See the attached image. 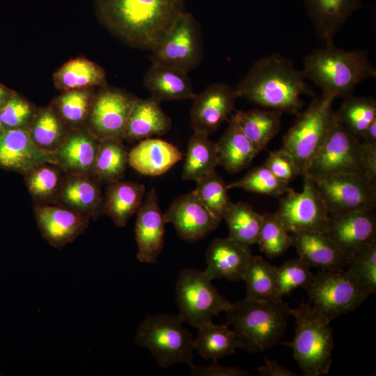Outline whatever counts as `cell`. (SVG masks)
Masks as SVG:
<instances>
[{"instance_id": "41", "label": "cell", "mask_w": 376, "mask_h": 376, "mask_svg": "<svg viewBox=\"0 0 376 376\" xmlns=\"http://www.w3.org/2000/svg\"><path fill=\"white\" fill-rule=\"evenodd\" d=\"M227 188L279 197L289 190L288 183L278 179L265 164L251 169L240 180L227 185Z\"/></svg>"}, {"instance_id": "20", "label": "cell", "mask_w": 376, "mask_h": 376, "mask_svg": "<svg viewBox=\"0 0 376 376\" xmlns=\"http://www.w3.org/2000/svg\"><path fill=\"white\" fill-rule=\"evenodd\" d=\"M45 163L58 164L56 152L41 149L27 129L6 130L0 135V166L26 173Z\"/></svg>"}, {"instance_id": "52", "label": "cell", "mask_w": 376, "mask_h": 376, "mask_svg": "<svg viewBox=\"0 0 376 376\" xmlns=\"http://www.w3.org/2000/svg\"><path fill=\"white\" fill-rule=\"evenodd\" d=\"M361 141L367 144H376V120L368 127L363 133Z\"/></svg>"}, {"instance_id": "10", "label": "cell", "mask_w": 376, "mask_h": 376, "mask_svg": "<svg viewBox=\"0 0 376 376\" xmlns=\"http://www.w3.org/2000/svg\"><path fill=\"white\" fill-rule=\"evenodd\" d=\"M363 157L364 144L336 116L330 132L304 175L323 178L340 174L364 175Z\"/></svg>"}, {"instance_id": "16", "label": "cell", "mask_w": 376, "mask_h": 376, "mask_svg": "<svg viewBox=\"0 0 376 376\" xmlns=\"http://www.w3.org/2000/svg\"><path fill=\"white\" fill-rule=\"evenodd\" d=\"M164 216L166 223L172 224L182 239L191 242L214 230L221 221L198 199L194 191L175 199Z\"/></svg>"}, {"instance_id": "45", "label": "cell", "mask_w": 376, "mask_h": 376, "mask_svg": "<svg viewBox=\"0 0 376 376\" xmlns=\"http://www.w3.org/2000/svg\"><path fill=\"white\" fill-rule=\"evenodd\" d=\"M310 267L299 258L288 260L276 267V297L282 299L298 288L305 289L314 275Z\"/></svg>"}, {"instance_id": "2", "label": "cell", "mask_w": 376, "mask_h": 376, "mask_svg": "<svg viewBox=\"0 0 376 376\" xmlns=\"http://www.w3.org/2000/svg\"><path fill=\"white\" fill-rule=\"evenodd\" d=\"M237 97L283 113L297 115L301 95H313L301 70L279 53L258 59L234 88Z\"/></svg>"}, {"instance_id": "29", "label": "cell", "mask_w": 376, "mask_h": 376, "mask_svg": "<svg viewBox=\"0 0 376 376\" xmlns=\"http://www.w3.org/2000/svg\"><path fill=\"white\" fill-rule=\"evenodd\" d=\"M146 188L142 184L121 180L109 183L102 203V214L123 228L141 205Z\"/></svg>"}, {"instance_id": "8", "label": "cell", "mask_w": 376, "mask_h": 376, "mask_svg": "<svg viewBox=\"0 0 376 376\" xmlns=\"http://www.w3.org/2000/svg\"><path fill=\"white\" fill-rule=\"evenodd\" d=\"M305 290L311 304L329 322L354 311L370 295L348 269H320Z\"/></svg>"}, {"instance_id": "49", "label": "cell", "mask_w": 376, "mask_h": 376, "mask_svg": "<svg viewBox=\"0 0 376 376\" xmlns=\"http://www.w3.org/2000/svg\"><path fill=\"white\" fill-rule=\"evenodd\" d=\"M191 375L193 376H247L249 373L239 367L223 366L219 364L217 359H213L209 366H197L190 365Z\"/></svg>"}, {"instance_id": "7", "label": "cell", "mask_w": 376, "mask_h": 376, "mask_svg": "<svg viewBox=\"0 0 376 376\" xmlns=\"http://www.w3.org/2000/svg\"><path fill=\"white\" fill-rule=\"evenodd\" d=\"M178 315H148L137 328L135 342L147 348L159 366L168 368L175 363L191 365L194 338Z\"/></svg>"}, {"instance_id": "25", "label": "cell", "mask_w": 376, "mask_h": 376, "mask_svg": "<svg viewBox=\"0 0 376 376\" xmlns=\"http://www.w3.org/2000/svg\"><path fill=\"white\" fill-rule=\"evenodd\" d=\"M172 122L160 105L152 97L138 98L130 113L123 139L129 141H141L166 134Z\"/></svg>"}, {"instance_id": "24", "label": "cell", "mask_w": 376, "mask_h": 376, "mask_svg": "<svg viewBox=\"0 0 376 376\" xmlns=\"http://www.w3.org/2000/svg\"><path fill=\"white\" fill-rule=\"evenodd\" d=\"M183 157L182 152L166 141L148 138L128 152V164L139 173L157 176L167 172Z\"/></svg>"}, {"instance_id": "5", "label": "cell", "mask_w": 376, "mask_h": 376, "mask_svg": "<svg viewBox=\"0 0 376 376\" xmlns=\"http://www.w3.org/2000/svg\"><path fill=\"white\" fill-rule=\"evenodd\" d=\"M296 323L295 334L291 342L279 345L291 347L293 356L305 376H320L329 373L331 352L334 347L330 322L308 301L298 307L289 308Z\"/></svg>"}, {"instance_id": "26", "label": "cell", "mask_w": 376, "mask_h": 376, "mask_svg": "<svg viewBox=\"0 0 376 376\" xmlns=\"http://www.w3.org/2000/svg\"><path fill=\"white\" fill-rule=\"evenodd\" d=\"M143 85L150 97L160 102L194 99L196 95L188 73L162 63L152 62Z\"/></svg>"}, {"instance_id": "28", "label": "cell", "mask_w": 376, "mask_h": 376, "mask_svg": "<svg viewBox=\"0 0 376 376\" xmlns=\"http://www.w3.org/2000/svg\"><path fill=\"white\" fill-rule=\"evenodd\" d=\"M306 5L318 36L326 44L333 42L340 28L361 6L360 0H306Z\"/></svg>"}, {"instance_id": "30", "label": "cell", "mask_w": 376, "mask_h": 376, "mask_svg": "<svg viewBox=\"0 0 376 376\" xmlns=\"http://www.w3.org/2000/svg\"><path fill=\"white\" fill-rule=\"evenodd\" d=\"M283 112L274 109L237 111L230 116L258 152L263 150L279 132Z\"/></svg>"}, {"instance_id": "32", "label": "cell", "mask_w": 376, "mask_h": 376, "mask_svg": "<svg viewBox=\"0 0 376 376\" xmlns=\"http://www.w3.org/2000/svg\"><path fill=\"white\" fill-rule=\"evenodd\" d=\"M208 136L196 132L189 136L182 169L183 180L198 182L216 171L219 166L217 143Z\"/></svg>"}, {"instance_id": "43", "label": "cell", "mask_w": 376, "mask_h": 376, "mask_svg": "<svg viewBox=\"0 0 376 376\" xmlns=\"http://www.w3.org/2000/svg\"><path fill=\"white\" fill-rule=\"evenodd\" d=\"M93 100L86 89L67 91L57 100V114L64 123L76 128L88 118Z\"/></svg>"}, {"instance_id": "18", "label": "cell", "mask_w": 376, "mask_h": 376, "mask_svg": "<svg viewBox=\"0 0 376 376\" xmlns=\"http://www.w3.org/2000/svg\"><path fill=\"white\" fill-rule=\"evenodd\" d=\"M136 213L134 228L136 258L141 263H155L164 246L166 223L154 188L145 194Z\"/></svg>"}, {"instance_id": "34", "label": "cell", "mask_w": 376, "mask_h": 376, "mask_svg": "<svg viewBox=\"0 0 376 376\" xmlns=\"http://www.w3.org/2000/svg\"><path fill=\"white\" fill-rule=\"evenodd\" d=\"M197 329L194 346L203 359H218L235 354L238 348L235 331L228 324H216L210 322Z\"/></svg>"}, {"instance_id": "15", "label": "cell", "mask_w": 376, "mask_h": 376, "mask_svg": "<svg viewBox=\"0 0 376 376\" xmlns=\"http://www.w3.org/2000/svg\"><path fill=\"white\" fill-rule=\"evenodd\" d=\"M324 233L349 260L355 253L376 241L374 210L329 214Z\"/></svg>"}, {"instance_id": "21", "label": "cell", "mask_w": 376, "mask_h": 376, "mask_svg": "<svg viewBox=\"0 0 376 376\" xmlns=\"http://www.w3.org/2000/svg\"><path fill=\"white\" fill-rule=\"evenodd\" d=\"M252 256L249 246L229 236L214 239L206 251L207 267L204 272L211 280H242Z\"/></svg>"}, {"instance_id": "50", "label": "cell", "mask_w": 376, "mask_h": 376, "mask_svg": "<svg viewBox=\"0 0 376 376\" xmlns=\"http://www.w3.org/2000/svg\"><path fill=\"white\" fill-rule=\"evenodd\" d=\"M363 143V142H362ZM364 144V175L376 185V144Z\"/></svg>"}, {"instance_id": "40", "label": "cell", "mask_w": 376, "mask_h": 376, "mask_svg": "<svg viewBox=\"0 0 376 376\" xmlns=\"http://www.w3.org/2000/svg\"><path fill=\"white\" fill-rule=\"evenodd\" d=\"M276 272V266L259 256H252L242 279L246 283V297L255 299L278 298Z\"/></svg>"}, {"instance_id": "38", "label": "cell", "mask_w": 376, "mask_h": 376, "mask_svg": "<svg viewBox=\"0 0 376 376\" xmlns=\"http://www.w3.org/2000/svg\"><path fill=\"white\" fill-rule=\"evenodd\" d=\"M34 143L45 150L56 152L67 136L63 120L52 109H40L28 128Z\"/></svg>"}, {"instance_id": "42", "label": "cell", "mask_w": 376, "mask_h": 376, "mask_svg": "<svg viewBox=\"0 0 376 376\" xmlns=\"http://www.w3.org/2000/svg\"><path fill=\"white\" fill-rule=\"evenodd\" d=\"M289 233L274 213H265L256 244L267 257H278L292 246Z\"/></svg>"}, {"instance_id": "13", "label": "cell", "mask_w": 376, "mask_h": 376, "mask_svg": "<svg viewBox=\"0 0 376 376\" xmlns=\"http://www.w3.org/2000/svg\"><path fill=\"white\" fill-rule=\"evenodd\" d=\"M301 192L290 190L281 198L276 212L284 228L290 233L304 231L324 233L329 213L315 183L304 175Z\"/></svg>"}, {"instance_id": "51", "label": "cell", "mask_w": 376, "mask_h": 376, "mask_svg": "<svg viewBox=\"0 0 376 376\" xmlns=\"http://www.w3.org/2000/svg\"><path fill=\"white\" fill-rule=\"evenodd\" d=\"M260 376H297L294 372L279 364L276 361L265 358V365L258 369Z\"/></svg>"}, {"instance_id": "19", "label": "cell", "mask_w": 376, "mask_h": 376, "mask_svg": "<svg viewBox=\"0 0 376 376\" xmlns=\"http://www.w3.org/2000/svg\"><path fill=\"white\" fill-rule=\"evenodd\" d=\"M35 217L42 237L53 247L62 249L83 234L90 219L63 205L38 204Z\"/></svg>"}, {"instance_id": "36", "label": "cell", "mask_w": 376, "mask_h": 376, "mask_svg": "<svg viewBox=\"0 0 376 376\" xmlns=\"http://www.w3.org/2000/svg\"><path fill=\"white\" fill-rule=\"evenodd\" d=\"M55 81L65 91L85 89L104 85L105 73L99 65L84 58L72 59L65 63L56 73Z\"/></svg>"}, {"instance_id": "1", "label": "cell", "mask_w": 376, "mask_h": 376, "mask_svg": "<svg viewBox=\"0 0 376 376\" xmlns=\"http://www.w3.org/2000/svg\"><path fill=\"white\" fill-rule=\"evenodd\" d=\"M102 24L126 44L154 52L184 11V0H95Z\"/></svg>"}, {"instance_id": "12", "label": "cell", "mask_w": 376, "mask_h": 376, "mask_svg": "<svg viewBox=\"0 0 376 376\" xmlns=\"http://www.w3.org/2000/svg\"><path fill=\"white\" fill-rule=\"evenodd\" d=\"M312 179L329 214L375 208L376 185L363 174H340Z\"/></svg>"}, {"instance_id": "9", "label": "cell", "mask_w": 376, "mask_h": 376, "mask_svg": "<svg viewBox=\"0 0 376 376\" xmlns=\"http://www.w3.org/2000/svg\"><path fill=\"white\" fill-rule=\"evenodd\" d=\"M179 315L196 329L212 322L231 303L218 292L204 271L185 268L179 274L175 286Z\"/></svg>"}, {"instance_id": "47", "label": "cell", "mask_w": 376, "mask_h": 376, "mask_svg": "<svg viewBox=\"0 0 376 376\" xmlns=\"http://www.w3.org/2000/svg\"><path fill=\"white\" fill-rule=\"evenodd\" d=\"M34 114L29 103L15 95L10 96L0 109V120L5 130H28Z\"/></svg>"}, {"instance_id": "17", "label": "cell", "mask_w": 376, "mask_h": 376, "mask_svg": "<svg viewBox=\"0 0 376 376\" xmlns=\"http://www.w3.org/2000/svg\"><path fill=\"white\" fill-rule=\"evenodd\" d=\"M237 96L234 88L224 83H214L194 97L190 123L194 132L213 133L235 109Z\"/></svg>"}, {"instance_id": "33", "label": "cell", "mask_w": 376, "mask_h": 376, "mask_svg": "<svg viewBox=\"0 0 376 376\" xmlns=\"http://www.w3.org/2000/svg\"><path fill=\"white\" fill-rule=\"evenodd\" d=\"M224 219L229 229V237L249 246L256 244L263 221V214L257 212L246 203L230 202L225 210Z\"/></svg>"}, {"instance_id": "4", "label": "cell", "mask_w": 376, "mask_h": 376, "mask_svg": "<svg viewBox=\"0 0 376 376\" xmlns=\"http://www.w3.org/2000/svg\"><path fill=\"white\" fill-rule=\"evenodd\" d=\"M281 298L255 299L245 297L231 303L226 323L233 325L238 348L261 352L279 344L290 315Z\"/></svg>"}, {"instance_id": "31", "label": "cell", "mask_w": 376, "mask_h": 376, "mask_svg": "<svg viewBox=\"0 0 376 376\" xmlns=\"http://www.w3.org/2000/svg\"><path fill=\"white\" fill-rule=\"evenodd\" d=\"M228 123L216 142L219 166L230 173H236L247 167L258 152L231 116Z\"/></svg>"}, {"instance_id": "14", "label": "cell", "mask_w": 376, "mask_h": 376, "mask_svg": "<svg viewBox=\"0 0 376 376\" xmlns=\"http://www.w3.org/2000/svg\"><path fill=\"white\" fill-rule=\"evenodd\" d=\"M136 97L118 89L107 88L94 98L88 117V131L98 140L123 139Z\"/></svg>"}, {"instance_id": "11", "label": "cell", "mask_w": 376, "mask_h": 376, "mask_svg": "<svg viewBox=\"0 0 376 376\" xmlns=\"http://www.w3.org/2000/svg\"><path fill=\"white\" fill-rule=\"evenodd\" d=\"M203 58L200 26L191 13L183 11L152 53L151 61L189 73L201 64Z\"/></svg>"}, {"instance_id": "48", "label": "cell", "mask_w": 376, "mask_h": 376, "mask_svg": "<svg viewBox=\"0 0 376 376\" xmlns=\"http://www.w3.org/2000/svg\"><path fill=\"white\" fill-rule=\"evenodd\" d=\"M265 164L278 179L287 183L299 175L292 157L282 148L270 152Z\"/></svg>"}, {"instance_id": "44", "label": "cell", "mask_w": 376, "mask_h": 376, "mask_svg": "<svg viewBox=\"0 0 376 376\" xmlns=\"http://www.w3.org/2000/svg\"><path fill=\"white\" fill-rule=\"evenodd\" d=\"M196 182L194 194L209 210L222 219L225 210L231 202L227 185L216 171Z\"/></svg>"}, {"instance_id": "37", "label": "cell", "mask_w": 376, "mask_h": 376, "mask_svg": "<svg viewBox=\"0 0 376 376\" xmlns=\"http://www.w3.org/2000/svg\"><path fill=\"white\" fill-rule=\"evenodd\" d=\"M336 116L338 121L361 141L368 127L376 120V101L371 97L352 95L344 100Z\"/></svg>"}, {"instance_id": "23", "label": "cell", "mask_w": 376, "mask_h": 376, "mask_svg": "<svg viewBox=\"0 0 376 376\" xmlns=\"http://www.w3.org/2000/svg\"><path fill=\"white\" fill-rule=\"evenodd\" d=\"M290 234L292 246L299 258L310 267L327 271H341L347 265V259L324 233L304 231Z\"/></svg>"}, {"instance_id": "54", "label": "cell", "mask_w": 376, "mask_h": 376, "mask_svg": "<svg viewBox=\"0 0 376 376\" xmlns=\"http://www.w3.org/2000/svg\"><path fill=\"white\" fill-rule=\"evenodd\" d=\"M5 128L3 127L1 122V120H0V135L5 131Z\"/></svg>"}, {"instance_id": "53", "label": "cell", "mask_w": 376, "mask_h": 376, "mask_svg": "<svg viewBox=\"0 0 376 376\" xmlns=\"http://www.w3.org/2000/svg\"><path fill=\"white\" fill-rule=\"evenodd\" d=\"M8 91L0 84V109L10 97V96H8Z\"/></svg>"}, {"instance_id": "22", "label": "cell", "mask_w": 376, "mask_h": 376, "mask_svg": "<svg viewBox=\"0 0 376 376\" xmlns=\"http://www.w3.org/2000/svg\"><path fill=\"white\" fill-rule=\"evenodd\" d=\"M98 182L92 175L68 173L63 178L56 201L95 219L102 214L103 198Z\"/></svg>"}, {"instance_id": "3", "label": "cell", "mask_w": 376, "mask_h": 376, "mask_svg": "<svg viewBox=\"0 0 376 376\" xmlns=\"http://www.w3.org/2000/svg\"><path fill=\"white\" fill-rule=\"evenodd\" d=\"M301 71L306 79L322 90V94L335 99L352 96L359 83L376 77V69L366 51H346L333 42L308 54Z\"/></svg>"}, {"instance_id": "27", "label": "cell", "mask_w": 376, "mask_h": 376, "mask_svg": "<svg viewBox=\"0 0 376 376\" xmlns=\"http://www.w3.org/2000/svg\"><path fill=\"white\" fill-rule=\"evenodd\" d=\"M100 141L88 130H77L68 133L55 152L58 165L68 173L93 175Z\"/></svg>"}, {"instance_id": "35", "label": "cell", "mask_w": 376, "mask_h": 376, "mask_svg": "<svg viewBox=\"0 0 376 376\" xmlns=\"http://www.w3.org/2000/svg\"><path fill=\"white\" fill-rule=\"evenodd\" d=\"M128 152L122 139L109 138L100 141L93 171V175L99 181L111 183L123 178Z\"/></svg>"}, {"instance_id": "6", "label": "cell", "mask_w": 376, "mask_h": 376, "mask_svg": "<svg viewBox=\"0 0 376 376\" xmlns=\"http://www.w3.org/2000/svg\"><path fill=\"white\" fill-rule=\"evenodd\" d=\"M335 98L322 94L299 113L283 138L282 148L292 157L299 174L304 175L330 132L336 120L332 104Z\"/></svg>"}, {"instance_id": "46", "label": "cell", "mask_w": 376, "mask_h": 376, "mask_svg": "<svg viewBox=\"0 0 376 376\" xmlns=\"http://www.w3.org/2000/svg\"><path fill=\"white\" fill-rule=\"evenodd\" d=\"M347 266L367 292L376 291V241L355 253Z\"/></svg>"}, {"instance_id": "39", "label": "cell", "mask_w": 376, "mask_h": 376, "mask_svg": "<svg viewBox=\"0 0 376 376\" xmlns=\"http://www.w3.org/2000/svg\"><path fill=\"white\" fill-rule=\"evenodd\" d=\"M63 169L58 164H40L25 174L27 188L33 198L38 204H47L56 201L64 176Z\"/></svg>"}]
</instances>
